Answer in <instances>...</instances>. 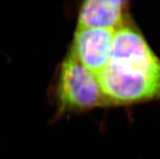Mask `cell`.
<instances>
[{"instance_id":"obj_1","label":"cell","mask_w":160,"mask_h":159,"mask_svg":"<svg viewBox=\"0 0 160 159\" xmlns=\"http://www.w3.org/2000/svg\"><path fill=\"white\" fill-rule=\"evenodd\" d=\"M54 95L58 117L108 107L97 76L69 53L58 67Z\"/></svg>"},{"instance_id":"obj_2","label":"cell","mask_w":160,"mask_h":159,"mask_svg":"<svg viewBox=\"0 0 160 159\" xmlns=\"http://www.w3.org/2000/svg\"><path fill=\"white\" fill-rule=\"evenodd\" d=\"M108 66L132 74L160 75V58L132 20L114 32Z\"/></svg>"},{"instance_id":"obj_3","label":"cell","mask_w":160,"mask_h":159,"mask_svg":"<svg viewBox=\"0 0 160 159\" xmlns=\"http://www.w3.org/2000/svg\"><path fill=\"white\" fill-rule=\"evenodd\" d=\"M114 32L102 28H76L68 53L98 77L109 63Z\"/></svg>"},{"instance_id":"obj_4","label":"cell","mask_w":160,"mask_h":159,"mask_svg":"<svg viewBox=\"0 0 160 159\" xmlns=\"http://www.w3.org/2000/svg\"><path fill=\"white\" fill-rule=\"evenodd\" d=\"M128 2L124 0H87L77 15L76 28H102L116 31L131 21Z\"/></svg>"}]
</instances>
